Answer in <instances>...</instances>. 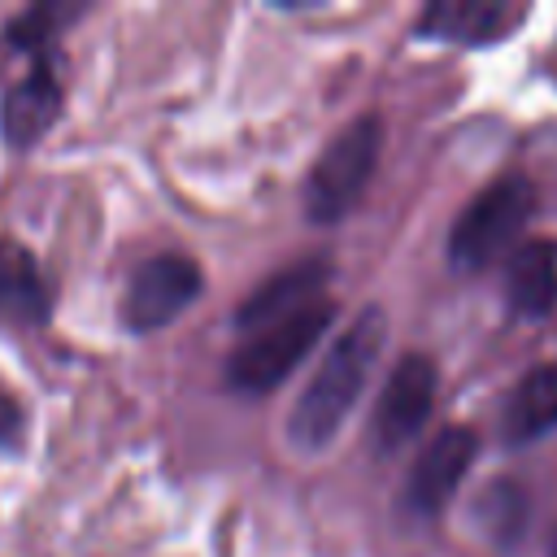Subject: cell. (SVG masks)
<instances>
[{"label": "cell", "mask_w": 557, "mask_h": 557, "mask_svg": "<svg viewBox=\"0 0 557 557\" xmlns=\"http://www.w3.org/2000/svg\"><path fill=\"white\" fill-rule=\"evenodd\" d=\"M383 148V122L374 113L352 117L305 174V213L313 222H339L366 191Z\"/></svg>", "instance_id": "4"}, {"label": "cell", "mask_w": 557, "mask_h": 557, "mask_svg": "<svg viewBox=\"0 0 557 557\" xmlns=\"http://www.w3.org/2000/svg\"><path fill=\"white\" fill-rule=\"evenodd\" d=\"M22 422H26V418H22L17 396L0 387V444H17V440H22Z\"/></svg>", "instance_id": "15"}, {"label": "cell", "mask_w": 557, "mask_h": 557, "mask_svg": "<svg viewBox=\"0 0 557 557\" xmlns=\"http://www.w3.org/2000/svg\"><path fill=\"white\" fill-rule=\"evenodd\" d=\"M331 318H335V305L322 296V300H313V305H305V309H296V313H287V318H278L270 326H257L231 352L226 383L235 392H270V387H278L309 357V348H318V339L326 335Z\"/></svg>", "instance_id": "3"}, {"label": "cell", "mask_w": 557, "mask_h": 557, "mask_svg": "<svg viewBox=\"0 0 557 557\" xmlns=\"http://www.w3.org/2000/svg\"><path fill=\"white\" fill-rule=\"evenodd\" d=\"M535 209V187L522 174H500L492 178L453 222L448 231V261L457 270H483L500 261L505 252L513 257L518 235Z\"/></svg>", "instance_id": "2"}, {"label": "cell", "mask_w": 557, "mask_h": 557, "mask_svg": "<svg viewBox=\"0 0 557 557\" xmlns=\"http://www.w3.org/2000/svg\"><path fill=\"white\" fill-rule=\"evenodd\" d=\"M431 405H435V361L422 357V352H405L392 366V374H387V383L374 400V418H370L374 448L383 457L400 453L426 426Z\"/></svg>", "instance_id": "6"}, {"label": "cell", "mask_w": 557, "mask_h": 557, "mask_svg": "<svg viewBox=\"0 0 557 557\" xmlns=\"http://www.w3.org/2000/svg\"><path fill=\"white\" fill-rule=\"evenodd\" d=\"M474 509L496 544H513L527 527V496L518 492V483H487V492L479 496Z\"/></svg>", "instance_id": "14"}, {"label": "cell", "mask_w": 557, "mask_h": 557, "mask_svg": "<svg viewBox=\"0 0 557 557\" xmlns=\"http://www.w3.org/2000/svg\"><path fill=\"white\" fill-rule=\"evenodd\" d=\"M522 17H527L522 9H505L492 0H440L418 17V35L448 44H496Z\"/></svg>", "instance_id": "11"}, {"label": "cell", "mask_w": 557, "mask_h": 557, "mask_svg": "<svg viewBox=\"0 0 557 557\" xmlns=\"http://www.w3.org/2000/svg\"><path fill=\"white\" fill-rule=\"evenodd\" d=\"M474 431L466 426H448L440 431L413 461L409 479H405V509L418 513V518H440L448 509V500L457 496L470 461H474Z\"/></svg>", "instance_id": "7"}, {"label": "cell", "mask_w": 557, "mask_h": 557, "mask_svg": "<svg viewBox=\"0 0 557 557\" xmlns=\"http://www.w3.org/2000/svg\"><path fill=\"white\" fill-rule=\"evenodd\" d=\"M200 265L187 252H152L144 257L122 292V318L131 331H157L174 322L200 296Z\"/></svg>", "instance_id": "5"}, {"label": "cell", "mask_w": 557, "mask_h": 557, "mask_svg": "<svg viewBox=\"0 0 557 557\" xmlns=\"http://www.w3.org/2000/svg\"><path fill=\"white\" fill-rule=\"evenodd\" d=\"M48 305H52V292L35 252L22 239L0 235V313L13 322H44Z\"/></svg>", "instance_id": "12"}, {"label": "cell", "mask_w": 557, "mask_h": 557, "mask_svg": "<svg viewBox=\"0 0 557 557\" xmlns=\"http://www.w3.org/2000/svg\"><path fill=\"white\" fill-rule=\"evenodd\" d=\"M553 431H557V361H540L513 383L500 409V440L509 448H527Z\"/></svg>", "instance_id": "10"}, {"label": "cell", "mask_w": 557, "mask_h": 557, "mask_svg": "<svg viewBox=\"0 0 557 557\" xmlns=\"http://www.w3.org/2000/svg\"><path fill=\"white\" fill-rule=\"evenodd\" d=\"M26 70L4 87V104H0V131L9 135L13 148L35 144L61 113V78L52 65V44L44 48H26Z\"/></svg>", "instance_id": "8"}, {"label": "cell", "mask_w": 557, "mask_h": 557, "mask_svg": "<svg viewBox=\"0 0 557 557\" xmlns=\"http://www.w3.org/2000/svg\"><path fill=\"white\" fill-rule=\"evenodd\" d=\"M383 344H387V318L379 305H366L331 339V348L313 366V379L300 387V396L287 413V440L300 453H318L339 435L344 418L352 413V405L361 400V392L379 366Z\"/></svg>", "instance_id": "1"}, {"label": "cell", "mask_w": 557, "mask_h": 557, "mask_svg": "<svg viewBox=\"0 0 557 557\" xmlns=\"http://www.w3.org/2000/svg\"><path fill=\"white\" fill-rule=\"evenodd\" d=\"M509 305L527 318H544L557 305V244L527 239L509 257Z\"/></svg>", "instance_id": "13"}, {"label": "cell", "mask_w": 557, "mask_h": 557, "mask_svg": "<svg viewBox=\"0 0 557 557\" xmlns=\"http://www.w3.org/2000/svg\"><path fill=\"white\" fill-rule=\"evenodd\" d=\"M326 278H331V261H326V257L296 261V265L270 274L248 300H239L235 322H239V326H252V331H257V326H270V322H278V318H287V313H296V309L322 300V283H326Z\"/></svg>", "instance_id": "9"}, {"label": "cell", "mask_w": 557, "mask_h": 557, "mask_svg": "<svg viewBox=\"0 0 557 557\" xmlns=\"http://www.w3.org/2000/svg\"><path fill=\"white\" fill-rule=\"evenodd\" d=\"M548 557H557V535H553V553H548Z\"/></svg>", "instance_id": "16"}]
</instances>
